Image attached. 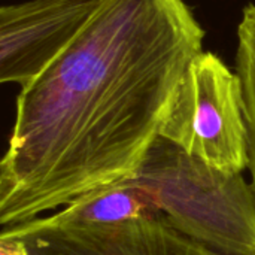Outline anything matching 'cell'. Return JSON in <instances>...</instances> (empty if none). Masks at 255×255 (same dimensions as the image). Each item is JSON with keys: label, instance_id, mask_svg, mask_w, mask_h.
I'll use <instances>...</instances> for the list:
<instances>
[{"label": "cell", "instance_id": "obj_1", "mask_svg": "<svg viewBox=\"0 0 255 255\" xmlns=\"http://www.w3.org/2000/svg\"><path fill=\"white\" fill-rule=\"evenodd\" d=\"M203 37L184 0H102L21 87L0 166L1 230L136 178Z\"/></svg>", "mask_w": 255, "mask_h": 255}, {"label": "cell", "instance_id": "obj_2", "mask_svg": "<svg viewBox=\"0 0 255 255\" xmlns=\"http://www.w3.org/2000/svg\"><path fill=\"white\" fill-rule=\"evenodd\" d=\"M136 179L163 221L224 255H255V191L244 173L220 170L158 136Z\"/></svg>", "mask_w": 255, "mask_h": 255}, {"label": "cell", "instance_id": "obj_3", "mask_svg": "<svg viewBox=\"0 0 255 255\" xmlns=\"http://www.w3.org/2000/svg\"><path fill=\"white\" fill-rule=\"evenodd\" d=\"M244 90L220 57L200 52L188 66L160 136L187 154L230 173L248 169Z\"/></svg>", "mask_w": 255, "mask_h": 255}, {"label": "cell", "instance_id": "obj_4", "mask_svg": "<svg viewBox=\"0 0 255 255\" xmlns=\"http://www.w3.org/2000/svg\"><path fill=\"white\" fill-rule=\"evenodd\" d=\"M0 241L19 242L28 255H224L154 218L88 226L36 218L1 230Z\"/></svg>", "mask_w": 255, "mask_h": 255}, {"label": "cell", "instance_id": "obj_5", "mask_svg": "<svg viewBox=\"0 0 255 255\" xmlns=\"http://www.w3.org/2000/svg\"><path fill=\"white\" fill-rule=\"evenodd\" d=\"M102 0H28L0 9V82L37 78L79 34Z\"/></svg>", "mask_w": 255, "mask_h": 255}, {"label": "cell", "instance_id": "obj_6", "mask_svg": "<svg viewBox=\"0 0 255 255\" xmlns=\"http://www.w3.org/2000/svg\"><path fill=\"white\" fill-rule=\"evenodd\" d=\"M40 218L60 226L118 223L131 218H154L163 221L154 196L136 178L79 199Z\"/></svg>", "mask_w": 255, "mask_h": 255}, {"label": "cell", "instance_id": "obj_7", "mask_svg": "<svg viewBox=\"0 0 255 255\" xmlns=\"http://www.w3.org/2000/svg\"><path fill=\"white\" fill-rule=\"evenodd\" d=\"M236 73L244 90L245 121L248 131V169L255 191V4L244 9L238 28Z\"/></svg>", "mask_w": 255, "mask_h": 255}, {"label": "cell", "instance_id": "obj_8", "mask_svg": "<svg viewBox=\"0 0 255 255\" xmlns=\"http://www.w3.org/2000/svg\"><path fill=\"white\" fill-rule=\"evenodd\" d=\"M0 255H28L24 247L16 241H1Z\"/></svg>", "mask_w": 255, "mask_h": 255}]
</instances>
